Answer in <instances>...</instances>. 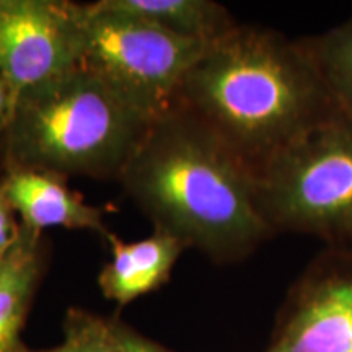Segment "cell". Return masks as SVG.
I'll return each instance as SVG.
<instances>
[{"label": "cell", "instance_id": "obj_1", "mask_svg": "<svg viewBox=\"0 0 352 352\" xmlns=\"http://www.w3.org/2000/svg\"><path fill=\"white\" fill-rule=\"evenodd\" d=\"M173 104L208 127L254 178L340 113L303 39L239 23L192 65Z\"/></svg>", "mask_w": 352, "mask_h": 352}, {"label": "cell", "instance_id": "obj_2", "mask_svg": "<svg viewBox=\"0 0 352 352\" xmlns=\"http://www.w3.org/2000/svg\"><path fill=\"white\" fill-rule=\"evenodd\" d=\"M118 182L155 230L215 263L245 259L274 235L254 175L178 104L152 122Z\"/></svg>", "mask_w": 352, "mask_h": 352}, {"label": "cell", "instance_id": "obj_3", "mask_svg": "<svg viewBox=\"0 0 352 352\" xmlns=\"http://www.w3.org/2000/svg\"><path fill=\"white\" fill-rule=\"evenodd\" d=\"M152 122L80 64L15 100L0 165L120 179Z\"/></svg>", "mask_w": 352, "mask_h": 352}, {"label": "cell", "instance_id": "obj_4", "mask_svg": "<svg viewBox=\"0 0 352 352\" xmlns=\"http://www.w3.org/2000/svg\"><path fill=\"white\" fill-rule=\"evenodd\" d=\"M259 212L272 232L352 246V120L334 114L256 176Z\"/></svg>", "mask_w": 352, "mask_h": 352}, {"label": "cell", "instance_id": "obj_5", "mask_svg": "<svg viewBox=\"0 0 352 352\" xmlns=\"http://www.w3.org/2000/svg\"><path fill=\"white\" fill-rule=\"evenodd\" d=\"M82 21V64L152 121L173 107L184 77L212 44L176 36L101 2L83 3Z\"/></svg>", "mask_w": 352, "mask_h": 352}, {"label": "cell", "instance_id": "obj_6", "mask_svg": "<svg viewBox=\"0 0 352 352\" xmlns=\"http://www.w3.org/2000/svg\"><path fill=\"white\" fill-rule=\"evenodd\" d=\"M83 3L0 0V74L15 100L83 60Z\"/></svg>", "mask_w": 352, "mask_h": 352}, {"label": "cell", "instance_id": "obj_7", "mask_svg": "<svg viewBox=\"0 0 352 352\" xmlns=\"http://www.w3.org/2000/svg\"><path fill=\"white\" fill-rule=\"evenodd\" d=\"M264 352H352V248L329 246L302 272Z\"/></svg>", "mask_w": 352, "mask_h": 352}, {"label": "cell", "instance_id": "obj_8", "mask_svg": "<svg viewBox=\"0 0 352 352\" xmlns=\"http://www.w3.org/2000/svg\"><path fill=\"white\" fill-rule=\"evenodd\" d=\"M3 191L21 226L43 233L47 228L88 230L108 239L111 230L104 223L107 209L91 206L82 195L69 188L67 178L52 171L2 168L0 175Z\"/></svg>", "mask_w": 352, "mask_h": 352}, {"label": "cell", "instance_id": "obj_9", "mask_svg": "<svg viewBox=\"0 0 352 352\" xmlns=\"http://www.w3.org/2000/svg\"><path fill=\"white\" fill-rule=\"evenodd\" d=\"M107 240L111 246V261L101 270L98 285L103 296L120 307L162 287L188 250L162 230H153L151 236L135 241H124L114 233Z\"/></svg>", "mask_w": 352, "mask_h": 352}, {"label": "cell", "instance_id": "obj_10", "mask_svg": "<svg viewBox=\"0 0 352 352\" xmlns=\"http://www.w3.org/2000/svg\"><path fill=\"white\" fill-rule=\"evenodd\" d=\"M47 267L44 233L21 226L20 235L0 259V352H16L20 334Z\"/></svg>", "mask_w": 352, "mask_h": 352}, {"label": "cell", "instance_id": "obj_11", "mask_svg": "<svg viewBox=\"0 0 352 352\" xmlns=\"http://www.w3.org/2000/svg\"><path fill=\"white\" fill-rule=\"evenodd\" d=\"M109 10L138 16L176 36L214 43L236 21L226 7L210 0H100Z\"/></svg>", "mask_w": 352, "mask_h": 352}, {"label": "cell", "instance_id": "obj_12", "mask_svg": "<svg viewBox=\"0 0 352 352\" xmlns=\"http://www.w3.org/2000/svg\"><path fill=\"white\" fill-rule=\"evenodd\" d=\"M302 39L334 107L352 120V16L328 32Z\"/></svg>", "mask_w": 352, "mask_h": 352}, {"label": "cell", "instance_id": "obj_13", "mask_svg": "<svg viewBox=\"0 0 352 352\" xmlns=\"http://www.w3.org/2000/svg\"><path fill=\"white\" fill-rule=\"evenodd\" d=\"M64 341L47 351H32L21 344L16 352H111V318L70 308L64 318Z\"/></svg>", "mask_w": 352, "mask_h": 352}, {"label": "cell", "instance_id": "obj_14", "mask_svg": "<svg viewBox=\"0 0 352 352\" xmlns=\"http://www.w3.org/2000/svg\"><path fill=\"white\" fill-rule=\"evenodd\" d=\"M111 352H173L145 338L121 320L111 318Z\"/></svg>", "mask_w": 352, "mask_h": 352}, {"label": "cell", "instance_id": "obj_15", "mask_svg": "<svg viewBox=\"0 0 352 352\" xmlns=\"http://www.w3.org/2000/svg\"><path fill=\"white\" fill-rule=\"evenodd\" d=\"M21 223L16 222V212L12 208L10 201L3 191L0 182V259L12 248L20 235Z\"/></svg>", "mask_w": 352, "mask_h": 352}, {"label": "cell", "instance_id": "obj_16", "mask_svg": "<svg viewBox=\"0 0 352 352\" xmlns=\"http://www.w3.org/2000/svg\"><path fill=\"white\" fill-rule=\"evenodd\" d=\"M13 114V95L10 87L2 74H0V160H2L3 142H6L8 126Z\"/></svg>", "mask_w": 352, "mask_h": 352}]
</instances>
